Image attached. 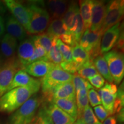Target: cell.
Returning a JSON list of instances; mask_svg holds the SVG:
<instances>
[{
	"label": "cell",
	"mask_w": 124,
	"mask_h": 124,
	"mask_svg": "<svg viewBox=\"0 0 124 124\" xmlns=\"http://www.w3.org/2000/svg\"><path fill=\"white\" fill-rule=\"evenodd\" d=\"M40 87H20L10 90L0 98V112L12 113L39 91Z\"/></svg>",
	"instance_id": "cell-1"
},
{
	"label": "cell",
	"mask_w": 124,
	"mask_h": 124,
	"mask_svg": "<svg viewBox=\"0 0 124 124\" xmlns=\"http://www.w3.org/2000/svg\"><path fill=\"white\" fill-rule=\"evenodd\" d=\"M26 7L30 17V23L27 32L30 35L43 33L48 26L50 21V15L44 7V2L30 1Z\"/></svg>",
	"instance_id": "cell-2"
},
{
	"label": "cell",
	"mask_w": 124,
	"mask_h": 124,
	"mask_svg": "<svg viewBox=\"0 0 124 124\" xmlns=\"http://www.w3.org/2000/svg\"><path fill=\"white\" fill-rule=\"evenodd\" d=\"M42 103L41 97H40L37 94L33 95L12 114L9 124H29Z\"/></svg>",
	"instance_id": "cell-3"
},
{
	"label": "cell",
	"mask_w": 124,
	"mask_h": 124,
	"mask_svg": "<svg viewBox=\"0 0 124 124\" xmlns=\"http://www.w3.org/2000/svg\"><path fill=\"white\" fill-rule=\"evenodd\" d=\"M73 75L63 70L59 65H55L51 71L40 80L43 95L51 92L58 85L72 82Z\"/></svg>",
	"instance_id": "cell-4"
},
{
	"label": "cell",
	"mask_w": 124,
	"mask_h": 124,
	"mask_svg": "<svg viewBox=\"0 0 124 124\" xmlns=\"http://www.w3.org/2000/svg\"><path fill=\"white\" fill-rule=\"evenodd\" d=\"M24 69L16 57L6 60L0 67V98L7 92L15 74Z\"/></svg>",
	"instance_id": "cell-5"
},
{
	"label": "cell",
	"mask_w": 124,
	"mask_h": 124,
	"mask_svg": "<svg viewBox=\"0 0 124 124\" xmlns=\"http://www.w3.org/2000/svg\"><path fill=\"white\" fill-rule=\"evenodd\" d=\"M103 58L108 64L113 81L116 85H119L124 76V54L114 49L105 54Z\"/></svg>",
	"instance_id": "cell-6"
},
{
	"label": "cell",
	"mask_w": 124,
	"mask_h": 124,
	"mask_svg": "<svg viewBox=\"0 0 124 124\" xmlns=\"http://www.w3.org/2000/svg\"><path fill=\"white\" fill-rule=\"evenodd\" d=\"M103 33L100 30L92 32L90 29H85L79 44L89 54L91 60L101 54V42Z\"/></svg>",
	"instance_id": "cell-7"
},
{
	"label": "cell",
	"mask_w": 124,
	"mask_h": 124,
	"mask_svg": "<svg viewBox=\"0 0 124 124\" xmlns=\"http://www.w3.org/2000/svg\"><path fill=\"white\" fill-rule=\"evenodd\" d=\"M124 3L122 0H114L107 3L103 25L101 31H105L113 25L120 23L124 15Z\"/></svg>",
	"instance_id": "cell-8"
},
{
	"label": "cell",
	"mask_w": 124,
	"mask_h": 124,
	"mask_svg": "<svg viewBox=\"0 0 124 124\" xmlns=\"http://www.w3.org/2000/svg\"><path fill=\"white\" fill-rule=\"evenodd\" d=\"M118 87L113 83L106 82L105 85L98 91L103 108L108 111L109 115H113L114 111V104L117 95Z\"/></svg>",
	"instance_id": "cell-9"
},
{
	"label": "cell",
	"mask_w": 124,
	"mask_h": 124,
	"mask_svg": "<svg viewBox=\"0 0 124 124\" xmlns=\"http://www.w3.org/2000/svg\"><path fill=\"white\" fill-rule=\"evenodd\" d=\"M41 98L43 101H46L47 103H51L53 100L58 99L75 100V91L72 82L58 85L47 95L42 96Z\"/></svg>",
	"instance_id": "cell-10"
},
{
	"label": "cell",
	"mask_w": 124,
	"mask_h": 124,
	"mask_svg": "<svg viewBox=\"0 0 124 124\" xmlns=\"http://www.w3.org/2000/svg\"><path fill=\"white\" fill-rule=\"evenodd\" d=\"M4 2L12 13L14 17L27 31L28 29L30 23L29 13L27 7L14 0H5Z\"/></svg>",
	"instance_id": "cell-11"
},
{
	"label": "cell",
	"mask_w": 124,
	"mask_h": 124,
	"mask_svg": "<svg viewBox=\"0 0 124 124\" xmlns=\"http://www.w3.org/2000/svg\"><path fill=\"white\" fill-rule=\"evenodd\" d=\"M122 26L117 23L105 31L102 37L101 42V54L105 55L115 47L120 36Z\"/></svg>",
	"instance_id": "cell-12"
},
{
	"label": "cell",
	"mask_w": 124,
	"mask_h": 124,
	"mask_svg": "<svg viewBox=\"0 0 124 124\" xmlns=\"http://www.w3.org/2000/svg\"><path fill=\"white\" fill-rule=\"evenodd\" d=\"M106 4L103 1H93L91 26L90 30L92 32L100 31L102 27L104 20Z\"/></svg>",
	"instance_id": "cell-13"
},
{
	"label": "cell",
	"mask_w": 124,
	"mask_h": 124,
	"mask_svg": "<svg viewBox=\"0 0 124 124\" xmlns=\"http://www.w3.org/2000/svg\"><path fill=\"white\" fill-rule=\"evenodd\" d=\"M35 43L33 37H29L23 40L17 49V59L20 64L25 69L29 64V60L33 55Z\"/></svg>",
	"instance_id": "cell-14"
},
{
	"label": "cell",
	"mask_w": 124,
	"mask_h": 124,
	"mask_svg": "<svg viewBox=\"0 0 124 124\" xmlns=\"http://www.w3.org/2000/svg\"><path fill=\"white\" fill-rule=\"evenodd\" d=\"M41 87L40 80L31 77L24 70H20L15 74L7 92L10 90L20 87Z\"/></svg>",
	"instance_id": "cell-15"
},
{
	"label": "cell",
	"mask_w": 124,
	"mask_h": 124,
	"mask_svg": "<svg viewBox=\"0 0 124 124\" xmlns=\"http://www.w3.org/2000/svg\"><path fill=\"white\" fill-rule=\"evenodd\" d=\"M54 124H74L75 120L53 103L45 105Z\"/></svg>",
	"instance_id": "cell-16"
},
{
	"label": "cell",
	"mask_w": 124,
	"mask_h": 124,
	"mask_svg": "<svg viewBox=\"0 0 124 124\" xmlns=\"http://www.w3.org/2000/svg\"><path fill=\"white\" fill-rule=\"evenodd\" d=\"M55 65L50 62L38 60L31 63L24 70L29 75L36 78H43L48 73Z\"/></svg>",
	"instance_id": "cell-17"
},
{
	"label": "cell",
	"mask_w": 124,
	"mask_h": 124,
	"mask_svg": "<svg viewBox=\"0 0 124 124\" xmlns=\"http://www.w3.org/2000/svg\"><path fill=\"white\" fill-rule=\"evenodd\" d=\"M6 29L8 34L18 41H23L27 35L25 29L13 16H9L6 21Z\"/></svg>",
	"instance_id": "cell-18"
},
{
	"label": "cell",
	"mask_w": 124,
	"mask_h": 124,
	"mask_svg": "<svg viewBox=\"0 0 124 124\" xmlns=\"http://www.w3.org/2000/svg\"><path fill=\"white\" fill-rule=\"evenodd\" d=\"M17 41L13 37L6 34L3 38L1 44V52L4 58L9 59L15 56Z\"/></svg>",
	"instance_id": "cell-19"
},
{
	"label": "cell",
	"mask_w": 124,
	"mask_h": 124,
	"mask_svg": "<svg viewBox=\"0 0 124 124\" xmlns=\"http://www.w3.org/2000/svg\"><path fill=\"white\" fill-rule=\"evenodd\" d=\"M46 5L52 20L63 18L68 7L66 1L62 0L48 1Z\"/></svg>",
	"instance_id": "cell-20"
},
{
	"label": "cell",
	"mask_w": 124,
	"mask_h": 124,
	"mask_svg": "<svg viewBox=\"0 0 124 124\" xmlns=\"http://www.w3.org/2000/svg\"><path fill=\"white\" fill-rule=\"evenodd\" d=\"M51 103H54L68 114H69L74 119L77 120L78 114V109L75 100L58 99V100H53Z\"/></svg>",
	"instance_id": "cell-21"
},
{
	"label": "cell",
	"mask_w": 124,
	"mask_h": 124,
	"mask_svg": "<svg viewBox=\"0 0 124 124\" xmlns=\"http://www.w3.org/2000/svg\"><path fill=\"white\" fill-rule=\"evenodd\" d=\"M69 32L62 18L52 20L49 24L46 33L53 38H59L60 36Z\"/></svg>",
	"instance_id": "cell-22"
},
{
	"label": "cell",
	"mask_w": 124,
	"mask_h": 124,
	"mask_svg": "<svg viewBox=\"0 0 124 124\" xmlns=\"http://www.w3.org/2000/svg\"><path fill=\"white\" fill-rule=\"evenodd\" d=\"M93 62L98 74L106 79L107 82L111 83L114 82L108 69V64L103 56L101 55L98 56L93 60Z\"/></svg>",
	"instance_id": "cell-23"
},
{
	"label": "cell",
	"mask_w": 124,
	"mask_h": 124,
	"mask_svg": "<svg viewBox=\"0 0 124 124\" xmlns=\"http://www.w3.org/2000/svg\"><path fill=\"white\" fill-rule=\"evenodd\" d=\"M93 1L83 0L80 1L79 12L85 29H90L91 26Z\"/></svg>",
	"instance_id": "cell-24"
},
{
	"label": "cell",
	"mask_w": 124,
	"mask_h": 124,
	"mask_svg": "<svg viewBox=\"0 0 124 124\" xmlns=\"http://www.w3.org/2000/svg\"><path fill=\"white\" fill-rule=\"evenodd\" d=\"M85 31L84 25H83V21H82L81 16L80 14L79 9L76 13L73 25L69 32L73 35L75 41L78 44H79Z\"/></svg>",
	"instance_id": "cell-25"
},
{
	"label": "cell",
	"mask_w": 124,
	"mask_h": 124,
	"mask_svg": "<svg viewBox=\"0 0 124 124\" xmlns=\"http://www.w3.org/2000/svg\"><path fill=\"white\" fill-rule=\"evenodd\" d=\"M75 101L78 109V118H79L85 108L89 105L87 90L83 89L76 91Z\"/></svg>",
	"instance_id": "cell-26"
},
{
	"label": "cell",
	"mask_w": 124,
	"mask_h": 124,
	"mask_svg": "<svg viewBox=\"0 0 124 124\" xmlns=\"http://www.w3.org/2000/svg\"><path fill=\"white\" fill-rule=\"evenodd\" d=\"M79 9V8L77 2H70L69 5L68 6L64 16L62 18L63 22L64 23V24H66L67 27L69 32H70L71 29L72 28L74 22V20H75L76 13H77V10Z\"/></svg>",
	"instance_id": "cell-27"
},
{
	"label": "cell",
	"mask_w": 124,
	"mask_h": 124,
	"mask_svg": "<svg viewBox=\"0 0 124 124\" xmlns=\"http://www.w3.org/2000/svg\"><path fill=\"white\" fill-rule=\"evenodd\" d=\"M72 55L73 61L80 66L91 61L89 54L79 44L72 47Z\"/></svg>",
	"instance_id": "cell-28"
},
{
	"label": "cell",
	"mask_w": 124,
	"mask_h": 124,
	"mask_svg": "<svg viewBox=\"0 0 124 124\" xmlns=\"http://www.w3.org/2000/svg\"><path fill=\"white\" fill-rule=\"evenodd\" d=\"M78 75L82 78L88 80L93 76L98 74L93 61H89L81 65L78 70Z\"/></svg>",
	"instance_id": "cell-29"
},
{
	"label": "cell",
	"mask_w": 124,
	"mask_h": 124,
	"mask_svg": "<svg viewBox=\"0 0 124 124\" xmlns=\"http://www.w3.org/2000/svg\"><path fill=\"white\" fill-rule=\"evenodd\" d=\"M29 124H54L52 119L43 105L37 111L36 114Z\"/></svg>",
	"instance_id": "cell-30"
},
{
	"label": "cell",
	"mask_w": 124,
	"mask_h": 124,
	"mask_svg": "<svg viewBox=\"0 0 124 124\" xmlns=\"http://www.w3.org/2000/svg\"><path fill=\"white\" fill-rule=\"evenodd\" d=\"M57 39L58 38H54L52 46L48 54L49 61L55 65L60 64L62 62H63V58L56 43Z\"/></svg>",
	"instance_id": "cell-31"
},
{
	"label": "cell",
	"mask_w": 124,
	"mask_h": 124,
	"mask_svg": "<svg viewBox=\"0 0 124 124\" xmlns=\"http://www.w3.org/2000/svg\"><path fill=\"white\" fill-rule=\"evenodd\" d=\"M33 41L35 43V51H34L33 56L29 60V64L36 61H38V60H45L46 62H49L48 57V54H46L43 46L34 39Z\"/></svg>",
	"instance_id": "cell-32"
},
{
	"label": "cell",
	"mask_w": 124,
	"mask_h": 124,
	"mask_svg": "<svg viewBox=\"0 0 124 124\" xmlns=\"http://www.w3.org/2000/svg\"><path fill=\"white\" fill-rule=\"evenodd\" d=\"M33 38L35 41H36L43 46L46 54H48L52 46V41L54 39L53 37L51 36L46 32V33H42L38 34V35L33 36Z\"/></svg>",
	"instance_id": "cell-33"
},
{
	"label": "cell",
	"mask_w": 124,
	"mask_h": 124,
	"mask_svg": "<svg viewBox=\"0 0 124 124\" xmlns=\"http://www.w3.org/2000/svg\"><path fill=\"white\" fill-rule=\"evenodd\" d=\"M79 118H82L86 124H102L89 105L85 108Z\"/></svg>",
	"instance_id": "cell-34"
},
{
	"label": "cell",
	"mask_w": 124,
	"mask_h": 124,
	"mask_svg": "<svg viewBox=\"0 0 124 124\" xmlns=\"http://www.w3.org/2000/svg\"><path fill=\"white\" fill-rule=\"evenodd\" d=\"M72 83L73 85L75 91L79 90L86 89L89 90L90 89H93V87L90 85L87 80L82 78L78 74L73 75L72 79Z\"/></svg>",
	"instance_id": "cell-35"
},
{
	"label": "cell",
	"mask_w": 124,
	"mask_h": 124,
	"mask_svg": "<svg viewBox=\"0 0 124 124\" xmlns=\"http://www.w3.org/2000/svg\"><path fill=\"white\" fill-rule=\"evenodd\" d=\"M56 43L60 54L62 56V58H63V61H73L72 55V48L63 43L59 39H57Z\"/></svg>",
	"instance_id": "cell-36"
},
{
	"label": "cell",
	"mask_w": 124,
	"mask_h": 124,
	"mask_svg": "<svg viewBox=\"0 0 124 124\" xmlns=\"http://www.w3.org/2000/svg\"><path fill=\"white\" fill-rule=\"evenodd\" d=\"M60 67L63 70L69 74H75L80 67L79 64L75 63L74 61L65 62L63 61L60 64Z\"/></svg>",
	"instance_id": "cell-37"
},
{
	"label": "cell",
	"mask_w": 124,
	"mask_h": 124,
	"mask_svg": "<svg viewBox=\"0 0 124 124\" xmlns=\"http://www.w3.org/2000/svg\"><path fill=\"white\" fill-rule=\"evenodd\" d=\"M88 99L91 106L95 107L102 104L100 95L95 89H91L88 90Z\"/></svg>",
	"instance_id": "cell-38"
},
{
	"label": "cell",
	"mask_w": 124,
	"mask_h": 124,
	"mask_svg": "<svg viewBox=\"0 0 124 124\" xmlns=\"http://www.w3.org/2000/svg\"><path fill=\"white\" fill-rule=\"evenodd\" d=\"M87 80L89 82V83H90L91 86L95 87V88L98 89H101L105 83V79L99 74L93 76Z\"/></svg>",
	"instance_id": "cell-39"
},
{
	"label": "cell",
	"mask_w": 124,
	"mask_h": 124,
	"mask_svg": "<svg viewBox=\"0 0 124 124\" xmlns=\"http://www.w3.org/2000/svg\"><path fill=\"white\" fill-rule=\"evenodd\" d=\"M94 111L96 117L101 122H103L108 117L109 114L102 105H98L94 107Z\"/></svg>",
	"instance_id": "cell-40"
},
{
	"label": "cell",
	"mask_w": 124,
	"mask_h": 124,
	"mask_svg": "<svg viewBox=\"0 0 124 124\" xmlns=\"http://www.w3.org/2000/svg\"><path fill=\"white\" fill-rule=\"evenodd\" d=\"M59 39L61 40V41L63 43H64L65 44L69 45V46H75V45L78 44L77 42L75 41V39H74L73 35H72L70 32H67V33L64 34V35L60 36L59 37Z\"/></svg>",
	"instance_id": "cell-41"
},
{
	"label": "cell",
	"mask_w": 124,
	"mask_h": 124,
	"mask_svg": "<svg viewBox=\"0 0 124 124\" xmlns=\"http://www.w3.org/2000/svg\"><path fill=\"white\" fill-rule=\"evenodd\" d=\"M124 31L121 29V31L120 36H119L118 40L117 43H116V50L120 51L121 52H124Z\"/></svg>",
	"instance_id": "cell-42"
},
{
	"label": "cell",
	"mask_w": 124,
	"mask_h": 124,
	"mask_svg": "<svg viewBox=\"0 0 124 124\" xmlns=\"http://www.w3.org/2000/svg\"><path fill=\"white\" fill-rule=\"evenodd\" d=\"M103 124H117V118L114 116L108 117L103 122Z\"/></svg>",
	"instance_id": "cell-43"
},
{
	"label": "cell",
	"mask_w": 124,
	"mask_h": 124,
	"mask_svg": "<svg viewBox=\"0 0 124 124\" xmlns=\"http://www.w3.org/2000/svg\"><path fill=\"white\" fill-rule=\"evenodd\" d=\"M5 32V25L4 21L3 18L0 16V37H1L4 33Z\"/></svg>",
	"instance_id": "cell-44"
},
{
	"label": "cell",
	"mask_w": 124,
	"mask_h": 124,
	"mask_svg": "<svg viewBox=\"0 0 124 124\" xmlns=\"http://www.w3.org/2000/svg\"><path fill=\"white\" fill-rule=\"evenodd\" d=\"M6 11V8L3 4V2L0 1V16L1 15L4 14Z\"/></svg>",
	"instance_id": "cell-45"
},
{
	"label": "cell",
	"mask_w": 124,
	"mask_h": 124,
	"mask_svg": "<svg viewBox=\"0 0 124 124\" xmlns=\"http://www.w3.org/2000/svg\"><path fill=\"white\" fill-rule=\"evenodd\" d=\"M74 124H86V123L84 122V121L83 120L82 118H78L77 120L76 121Z\"/></svg>",
	"instance_id": "cell-46"
},
{
	"label": "cell",
	"mask_w": 124,
	"mask_h": 124,
	"mask_svg": "<svg viewBox=\"0 0 124 124\" xmlns=\"http://www.w3.org/2000/svg\"><path fill=\"white\" fill-rule=\"evenodd\" d=\"M1 60H0V67H1Z\"/></svg>",
	"instance_id": "cell-47"
}]
</instances>
